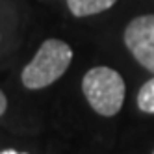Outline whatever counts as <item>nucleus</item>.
<instances>
[{"instance_id":"nucleus-1","label":"nucleus","mask_w":154,"mask_h":154,"mask_svg":"<svg viewBox=\"0 0 154 154\" xmlns=\"http://www.w3.org/2000/svg\"><path fill=\"white\" fill-rule=\"evenodd\" d=\"M72 61V50L65 41L60 39H47L35 52L26 67L23 69L20 80L28 89H41L58 78H61L63 72L69 69Z\"/></svg>"},{"instance_id":"nucleus-2","label":"nucleus","mask_w":154,"mask_h":154,"mask_svg":"<svg viewBox=\"0 0 154 154\" xmlns=\"http://www.w3.org/2000/svg\"><path fill=\"white\" fill-rule=\"evenodd\" d=\"M82 91L98 115L113 117L125 102V80L109 67H93L82 78Z\"/></svg>"},{"instance_id":"nucleus-3","label":"nucleus","mask_w":154,"mask_h":154,"mask_svg":"<svg viewBox=\"0 0 154 154\" xmlns=\"http://www.w3.org/2000/svg\"><path fill=\"white\" fill-rule=\"evenodd\" d=\"M125 45L139 65L154 72V13L130 20L125 30Z\"/></svg>"},{"instance_id":"nucleus-4","label":"nucleus","mask_w":154,"mask_h":154,"mask_svg":"<svg viewBox=\"0 0 154 154\" xmlns=\"http://www.w3.org/2000/svg\"><path fill=\"white\" fill-rule=\"evenodd\" d=\"M117 0H67V6L74 17H87L106 11Z\"/></svg>"},{"instance_id":"nucleus-5","label":"nucleus","mask_w":154,"mask_h":154,"mask_svg":"<svg viewBox=\"0 0 154 154\" xmlns=\"http://www.w3.org/2000/svg\"><path fill=\"white\" fill-rule=\"evenodd\" d=\"M137 108L145 113H154V78L141 85L137 93Z\"/></svg>"},{"instance_id":"nucleus-6","label":"nucleus","mask_w":154,"mask_h":154,"mask_svg":"<svg viewBox=\"0 0 154 154\" xmlns=\"http://www.w3.org/2000/svg\"><path fill=\"white\" fill-rule=\"evenodd\" d=\"M6 108H8V100H6V95L2 93V89H0V115L6 112Z\"/></svg>"},{"instance_id":"nucleus-7","label":"nucleus","mask_w":154,"mask_h":154,"mask_svg":"<svg viewBox=\"0 0 154 154\" xmlns=\"http://www.w3.org/2000/svg\"><path fill=\"white\" fill-rule=\"evenodd\" d=\"M2 154H19V152H15V150H4Z\"/></svg>"},{"instance_id":"nucleus-8","label":"nucleus","mask_w":154,"mask_h":154,"mask_svg":"<svg viewBox=\"0 0 154 154\" xmlns=\"http://www.w3.org/2000/svg\"><path fill=\"white\" fill-rule=\"evenodd\" d=\"M152 154H154V152H152Z\"/></svg>"}]
</instances>
